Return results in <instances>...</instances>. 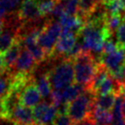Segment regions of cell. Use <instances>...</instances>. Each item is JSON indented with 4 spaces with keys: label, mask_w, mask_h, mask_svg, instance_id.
Returning a JSON list of instances; mask_svg holds the SVG:
<instances>
[{
    "label": "cell",
    "mask_w": 125,
    "mask_h": 125,
    "mask_svg": "<svg viewBox=\"0 0 125 125\" xmlns=\"http://www.w3.org/2000/svg\"><path fill=\"white\" fill-rule=\"evenodd\" d=\"M80 35L82 38L80 42L82 52L102 53L105 42L109 40L111 33L105 27V22L86 23Z\"/></svg>",
    "instance_id": "cell-1"
},
{
    "label": "cell",
    "mask_w": 125,
    "mask_h": 125,
    "mask_svg": "<svg viewBox=\"0 0 125 125\" xmlns=\"http://www.w3.org/2000/svg\"><path fill=\"white\" fill-rule=\"evenodd\" d=\"M72 60L76 82L89 90L99 69L100 62L96 61L91 53L88 52H81Z\"/></svg>",
    "instance_id": "cell-2"
},
{
    "label": "cell",
    "mask_w": 125,
    "mask_h": 125,
    "mask_svg": "<svg viewBox=\"0 0 125 125\" xmlns=\"http://www.w3.org/2000/svg\"><path fill=\"white\" fill-rule=\"evenodd\" d=\"M47 74L53 90H61L70 87L75 80L73 60L65 58Z\"/></svg>",
    "instance_id": "cell-3"
},
{
    "label": "cell",
    "mask_w": 125,
    "mask_h": 125,
    "mask_svg": "<svg viewBox=\"0 0 125 125\" xmlns=\"http://www.w3.org/2000/svg\"><path fill=\"white\" fill-rule=\"evenodd\" d=\"M95 97L96 96L91 91L87 90L68 104L67 114L74 123H79L89 117L93 107Z\"/></svg>",
    "instance_id": "cell-4"
},
{
    "label": "cell",
    "mask_w": 125,
    "mask_h": 125,
    "mask_svg": "<svg viewBox=\"0 0 125 125\" xmlns=\"http://www.w3.org/2000/svg\"><path fill=\"white\" fill-rule=\"evenodd\" d=\"M62 32V28L59 22L47 21L42 27L38 35V44L47 53L49 58H51L57 41Z\"/></svg>",
    "instance_id": "cell-5"
},
{
    "label": "cell",
    "mask_w": 125,
    "mask_h": 125,
    "mask_svg": "<svg viewBox=\"0 0 125 125\" xmlns=\"http://www.w3.org/2000/svg\"><path fill=\"white\" fill-rule=\"evenodd\" d=\"M100 63L116 80L125 64V48L119 45V48L113 52L101 54Z\"/></svg>",
    "instance_id": "cell-6"
},
{
    "label": "cell",
    "mask_w": 125,
    "mask_h": 125,
    "mask_svg": "<svg viewBox=\"0 0 125 125\" xmlns=\"http://www.w3.org/2000/svg\"><path fill=\"white\" fill-rule=\"evenodd\" d=\"M32 111L35 122L38 125H53L59 114V109L48 101L40 102Z\"/></svg>",
    "instance_id": "cell-7"
},
{
    "label": "cell",
    "mask_w": 125,
    "mask_h": 125,
    "mask_svg": "<svg viewBox=\"0 0 125 125\" xmlns=\"http://www.w3.org/2000/svg\"><path fill=\"white\" fill-rule=\"evenodd\" d=\"M17 14L23 23H35L42 18L37 0H23Z\"/></svg>",
    "instance_id": "cell-8"
},
{
    "label": "cell",
    "mask_w": 125,
    "mask_h": 125,
    "mask_svg": "<svg viewBox=\"0 0 125 125\" xmlns=\"http://www.w3.org/2000/svg\"><path fill=\"white\" fill-rule=\"evenodd\" d=\"M78 40V35L75 33L62 30L54 49L52 57L56 55H68L76 46Z\"/></svg>",
    "instance_id": "cell-9"
},
{
    "label": "cell",
    "mask_w": 125,
    "mask_h": 125,
    "mask_svg": "<svg viewBox=\"0 0 125 125\" xmlns=\"http://www.w3.org/2000/svg\"><path fill=\"white\" fill-rule=\"evenodd\" d=\"M41 95L33 81L25 88L20 95V104L27 108H35L40 103Z\"/></svg>",
    "instance_id": "cell-10"
},
{
    "label": "cell",
    "mask_w": 125,
    "mask_h": 125,
    "mask_svg": "<svg viewBox=\"0 0 125 125\" xmlns=\"http://www.w3.org/2000/svg\"><path fill=\"white\" fill-rule=\"evenodd\" d=\"M36 64H37V61L33 58L31 53L23 47L13 70L17 71L16 73H23V74L31 75V73L36 68Z\"/></svg>",
    "instance_id": "cell-11"
},
{
    "label": "cell",
    "mask_w": 125,
    "mask_h": 125,
    "mask_svg": "<svg viewBox=\"0 0 125 125\" xmlns=\"http://www.w3.org/2000/svg\"><path fill=\"white\" fill-rule=\"evenodd\" d=\"M8 122L16 125H33L36 123L33 116V111L21 104L13 111Z\"/></svg>",
    "instance_id": "cell-12"
},
{
    "label": "cell",
    "mask_w": 125,
    "mask_h": 125,
    "mask_svg": "<svg viewBox=\"0 0 125 125\" xmlns=\"http://www.w3.org/2000/svg\"><path fill=\"white\" fill-rule=\"evenodd\" d=\"M22 49H23L22 42L18 38H17V40L13 44V46L3 55L6 66H7V70H9V71H11V70L14 69L15 64H16L18 57L20 55Z\"/></svg>",
    "instance_id": "cell-13"
},
{
    "label": "cell",
    "mask_w": 125,
    "mask_h": 125,
    "mask_svg": "<svg viewBox=\"0 0 125 125\" xmlns=\"http://www.w3.org/2000/svg\"><path fill=\"white\" fill-rule=\"evenodd\" d=\"M88 118L94 121L98 125H111L113 122V116L111 111L101 110L95 107L94 104Z\"/></svg>",
    "instance_id": "cell-14"
},
{
    "label": "cell",
    "mask_w": 125,
    "mask_h": 125,
    "mask_svg": "<svg viewBox=\"0 0 125 125\" xmlns=\"http://www.w3.org/2000/svg\"><path fill=\"white\" fill-rule=\"evenodd\" d=\"M18 30L15 28L6 29L0 34V54L4 55L13 46L18 38Z\"/></svg>",
    "instance_id": "cell-15"
},
{
    "label": "cell",
    "mask_w": 125,
    "mask_h": 125,
    "mask_svg": "<svg viewBox=\"0 0 125 125\" xmlns=\"http://www.w3.org/2000/svg\"><path fill=\"white\" fill-rule=\"evenodd\" d=\"M101 4V0H80L77 16L86 22L88 17L93 13Z\"/></svg>",
    "instance_id": "cell-16"
},
{
    "label": "cell",
    "mask_w": 125,
    "mask_h": 125,
    "mask_svg": "<svg viewBox=\"0 0 125 125\" xmlns=\"http://www.w3.org/2000/svg\"><path fill=\"white\" fill-rule=\"evenodd\" d=\"M35 84L37 88L38 89V90H39L42 98H44V99L51 98L53 90L47 73L41 74L40 76H38L37 78V80H35Z\"/></svg>",
    "instance_id": "cell-17"
},
{
    "label": "cell",
    "mask_w": 125,
    "mask_h": 125,
    "mask_svg": "<svg viewBox=\"0 0 125 125\" xmlns=\"http://www.w3.org/2000/svg\"><path fill=\"white\" fill-rule=\"evenodd\" d=\"M117 97H118V95H116V94H107V95L96 96L95 100H94V106L101 110L111 111V110L114 106Z\"/></svg>",
    "instance_id": "cell-18"
},
{
    "label": "cell",
    "mask_w": 125,
    "mask_h": 125,
    "mask_svg": "<svg viewBox=\"0 0 125 125\" xmlns=\"http://www.w3.org/2000/svg\"><path fill=\"white\" fill-rule=\"evenodd\" d=\"M22 2L23 0H0V18L13 14Z\"/></svg>",
    "instance_id": "cell-19"
},
{
    "label": "cell",
    "mask_w": 125,
    "mask_h": 125,
    "mask_svg": "<svg viewBox=\"0 0 125 125\" xmlns=\"http://www.w3.org/2000/svg\"><path fill=\"white\" fill-rule=\"evenodd\" d=\"M125 16L123 15H107L105 18V27L112 34L116 29L118 30Z\"/></svg>",
    "instance_id": "cell-20"
},
{
    "label": "cell",
    "mask_w": 125,
    "mask_h": 125,
    "mask_svg": "<svg viewBox=\"0 0 125 125\" xmlns=\"http://www.w3.org/2000/svg\"><path fill=\"white\" fill-rule=\"evenodd\" d=\"M59 0H37L38 10L42 17L52 14L53 10Z\"/></svg>",
    "instance_id": "cell-21"
},
{
    "label": "cell",
    "mask_w": 125,
    "mask_h": 125,
    "mask_svg": "<svg viewBox=\"0 0 125 125\" xmlns=\"http://www.w3.org/2000/svg\"><path fill=\"white\" fill-rule=\"evenodd\" d=\"M26 49L31 53V55L33 56V58L35 59L37 63L42 62V61H44L47 58H49L48 55H47V53L44 51V49H42L38 43H35V44H33V45L28 46V48H26Z\"/></svg>",
    "instance_id": "cell-22"
},
{
    "label": "cell",
    "mask_w": 125,
    "mask_h": 125,
    "mask_svg": "<svg viewBox=\"0 0 125 125\" xmlns=\"http://www.w3.org/2000/svg\"><path fill=\"white\" fill-rule=\"evenodd\" d=\"M10 71H7L4 75L0 76V101L8 93L10 89Z\"/></svg>",
    "instance_id": "cell-23"
},
{
    "label": "cell",
    "mask_w": 125,
    "mask_h": 125,
    "mask_svg": "<svg viewBox=\"0 0 125 125\" xmlns=\"http://www.w3.org/2000/svg\"><path fill=\"white\" fill-rule=\"evenodd\" d=\"M124 98L122 96H118L115 101V104L112 108V116H113V122H119L124 119L123 112H122V102Z\"/></svg>",
    "instance_id": "cell-24"
},
{
    "label": "cell",
    "mask_w": 125,
    "mask_h": 125,
    "mask_svg": "<svg viewBox=\"0 0 125 125\" xmlns=\"http://www.w3.org/2000/svg\"><path fill=\"white\" fill-rule=\"evenodd\" d=\"M75 123L72 122V120L65 113H59L57 117L56 121L54 122L53 125H74Z\"/></svg>",
    "instance_id": "cell-25"
},
{
    "label": "cell",
    "mask_w": 125,
    "mask_h": 125,
    "mask_svg": "<svg viewBox=\"0 0 125 125\" xmlns=\"http://www.w3.org/2000/svg\"><path fill=\"white\" fill-rule=\"evenodd\" d=\"M116 35H117L118 44L125 48V18L123 20V23L118 28V30L116 32Z\"/></svg>",
    "instance_id": "cell-26"
},
{
    "label": "cell",
    "mask_w": 125,
    "mask_h": 125,
    "mask_svg": "<svg viewBox=\"0 0 125 125\" xmlns=\"http://www.w3.org/2000/svg\"><path fill=\"white\" fill-rule=\"evenodd\" d=\"M7 71H9V70H7V66H6V63H5V60H4V57L3 55L0 54V76L4 75Z\"/></svg>",
    "instance_id": "cell-27"
},
{
    "label": "cell",
    "mask_w": 125,
    "mask_h": 125,
    "mask_svg": "<svg viewBox=\"0 0 125 125\" xmlns=\"http://www.w3.org/2000/svg\"><path fill=\"white\" fill-rule=\"evenodd\" d=\"M116 80L120 82L121 84H125V64L122 67V70L120 72V75L118 76V78L116 79Z\"/></svg>",
    "instance_id": "cell-28"
},
{
    "label": "cell",
    "mask_w": 125,
    "mask_h": 125,
    "mask_svg": "<svg viewBox=\"0 0 125 125\" xmlns=\"http://www.w3.org/2000/svg\"><path fill=\"white\" fill-rule=\"evenodd\" d=\"M112 125H125V119L122 121H119V122H115Z\"/></svg>",
    "instance_id": "cell-29"
},
{
    "label": "cell",
    "mask_w": 125,
    "mask_h": 125,
    "mask_svg": "<svg viewBox=\"0 0 125 125\" xmlns=\"http://www.w3.org/2000/svg\"><path fill=\"white\" fill-rule=\"evenodd\" d=\"M4 29V21H3V18H0V34L2 33Z\"/></svg>",
    "instance_id": "cell-30"
},
{
    "label": "cell",
    "mask_w": 125,
    "mask_h": 125,
    "mask_svg": "<svg viewBox=\"0 0 125 125\" xmlns=\"http://www.w3.org/2000/svg\"><path fill=\"white\" fill-rule=\"evenodd\" d=\"M122 112H123V116L125 119V98L123 99V102H122Z\"/></svg>",
    "instance_id": "cell-31"
},
{
    "label": "cell",
    "mask_w": 125,
    "mask_h": 125,
    "mask_svg": "<svg viewBox=\"0 0 125 125\" xmlns=\"http://www.w3.org/2000/svg\"><path fill=\"white\" fill-rule=\"evenodd\" d=\"M122 1V7H123V9L125 11V0H121Z\"/></svg>",
    "instance_id": "cell-32"
}]
</instances>
